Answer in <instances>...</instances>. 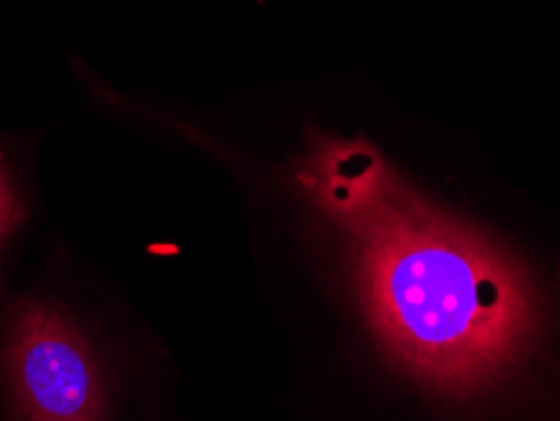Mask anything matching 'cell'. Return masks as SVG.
<instances>
[{
  "instance_id": "6da1fadb",
  "label": "cell",
  "mask_w": 560,
  "mask_h": 421,
  "mask_svg": "<svg viewBox=\"0 0 560 421\" xmlns=\"http://www.w3.org/2000/svg\"><path fill=\"white\" fill-rule=\"evenodd\" d=\"M295 112L177 124L260 270L349 320L405 421H560V204L436 124Z\"/></svg>"
},
{
  "instance_id": "7a4b0ae2",
  "label": "cell",
  "mask_w": 560,
  "mask_h": 421,
  "mask_svg": "<svg viewBox=\"0 0 560 421\" xmlns=\"http://www.w3.org/2000/svg\"><path fill=\"white\" fill-rule=\"evenodd\" d=\"M3 382L15 421H109L102 359L59 305L23 301L11 311Z\"/></svg>"
},
{
  "instance_id": "3957f363",
  "label": "cell",
  "mask_w": 560,
  "mask_h": 421,
  "mask_svg": "<svg viewBox=\"0 0 560 421\" xmlns=\"http://www.w3.org/2000/svg\"><path fill=\"white\" fill-rule=\"evenodd\" d=\"M26 220V202L19 185L13 156L0 144V253L19 233Z\"/></svg>"
}]
</instances>
